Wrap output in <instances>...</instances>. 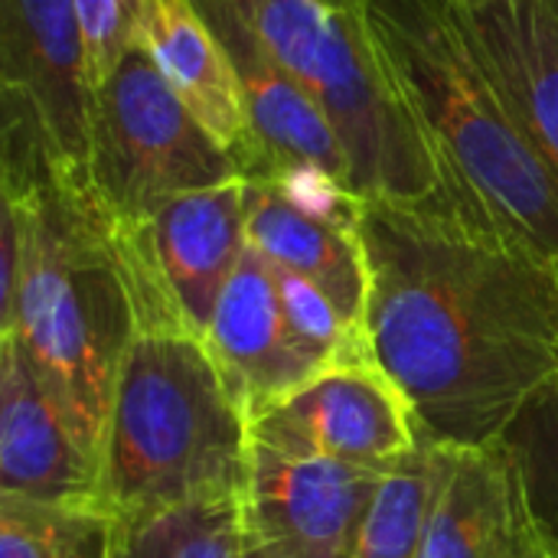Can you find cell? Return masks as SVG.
<instances>
[{
	"label": "cell",
	"mask_w": 558,
	"mask_h": 558,
	"mask_svg": "<svg viewBox=\"0 0 558 558\" xmlns=\"http://www.w3.org/2000/svg\"><path fill=\"white\" fill-rule=\"evenodd\" d=\"M369 360L422 438L484 448L558 376V268L458 219L366 203Z\"/></svg>",
	"instance_id": "1"
},
{
	"label": "cell",
	"mask_w": 558,
	"mask_h": 558,
	"mask_svg": "<svg viewBox=\"0 0 558 558\" xmlns=\"http://www.w3.org/2000/svg\"><path fill=\"white\" fill-rule=\"evenodd\" d=\"M137 333L111 213L36 128L0 121V337L20 343L98 468Z\"/></svg>",
	"instance_id": "2"
},
{
	"label": "cell",
	"mask_w": 558,
	"mask_h": 558,
	"mask_svg": "<svg viewBox=\"0 0 558 558\" xmlns=\"http://www.w3.org/2000/svg\"><path fill=\"white\" fill-rule=\"evenodd\" d=\"M347 3L428 141L461 219L558 268V186L513 121L461 0Z\"/></svg>",
	"instance_id": "3"
},
{
	"label": "cell",
	"mask_w": 558,
	"mask_h": 558,
	"mask_svg": "<svg viewBox=\"0 0 558 558\" xmlns=\"http://www.w3.org/2000/svg\"><path fill=\"white\" fill-rule=\"evenodd\" d=\"M252 422L206 340L141 330L124 356L101 441V500L144 520L209 500H239Z\"/></svg>",
	"instance_id": "4"
},
{
	"label": "cell",
	"mask_w": 558,
	"mask_h": 558,
	"mask_svg": "<svg viewBox=\"0 0 558 558\" xmlns=\"http://www.w3.org/2000/svg\"><path fill=\"white\" fill-rule=\"evenodd\" d=\"M327 114L363 203L461 219L428 141L340 0H232ZM468 226V222H464ZM487 235V232H484Z\"/></svg>",
	"instance_id": "5"
},
{
	"label": "cell",
	"mask_w": 558,
	"mask_h": 558,
	"mask_svg": "<svg viewBox=\"0 0 558 558\" xmlns=\"http://www.w3.org/2000/svg\"><path fill=\"white\" fill-rule=\"evenodd\" d=\"M239 177L235 160L193 118L144 46L95 88L88 180L111 219H147L173 196Z\"/></svg>",
	"instance_id": "6"
},
{
	"label": "cell",
	"mask_w": 558,
	"mask_h": 558,
	"mask_svg": "<svg viewBox=\"0 0 558 558\" xmlns=\"http://www.w3.org/2000/svg\"><path fill=\"white\" fill-rule=\"evenodd\" d=\"M114 239L141 330L206 340L219 298L248 248L245 180L173 196L147 219H114Z\"/></svg>",
	"instance_id": "7"
},
{
	"label": "cell",
	"mask_w": 558,
	"mask_h": 558,
	"mask_svg": "<svg viewBox=\"0 0 558 558\" xmlns=\"http://www.w3.org/2000/svg\"><path fill=\"white\" fill-rule=\"evenodd\" d=\"M0 118L33 124L88 180L95 85L75 0H0Z\"/></svg>",
	"instance_id": "8"
},
{
	"label": "cell",
	"mask_w": 558,
	"mask_h": 558,
	"mask_svg": "<svg viewBox=\"0 0 558 558\" xmlns=\"http://www.w3.org/2000/svg\"><path fill=\"white\" fill-rule=\"evenodd\" d=\"M252 441L291 458L389 474L422 445V432L409 399L376 363H350L262 409Z\"/></svg>",
	"instance_id": "9"
},
{
	"label": "cell",
	"mask_w": 558,
	"mask_h": 558,
	"mask_svg": "<svg viewBox=\"0 0 558 558\" xmlns=\"http://www.w3.org/2000/svg\"><path fill=\"white\" fill-rule=\"evenodd\" d=\"M383 471L291 458L252 441L242 490L245 549L258 558H353Z\"/></svg>",
	"instance_id": "10"
},
{
	"label": "cell",
	"mask_w": 558,
	"mask_h": 558,
	"mask_svg": "<svg viewBox=\"0 0 558 558\" xmlns=\"http://www.w3.org/2000/svg\"><path fill=\"white\" fill-rule=\"evenodd\" d=\"M206 347L248 422L327 369H337L298 333L284 311L271 262L252 245L242 252L219 298Z\"/></svg>",
	"instance_id": "11"
},
{
	"label": "cell",
	"mask_w": 558,
	"mask_h": 558,
	"mask_svg": "<svg viewBox=\"0 0 558 558\" xmlns=\"http://www.w3.org/2000/svg\"><path fill=\"white\" fill-rule=\"evenodd\" d=\"M0 494L101 500V468L13 337H0Z\"/></svg>",
	"instance_id": "12"
},
{
	"label": "cell",
	"mask_w": 558,
	"mask_h": 558,
	"mask_svg": "<svg viewBox=\"0 0 558 558\" xmlns=\"http://www.w3.org/2000/svg\"><path fill=\"white\" fill-rule=\"evenodd\" d=\"M193 3L222 39L242 82L252 128L265 150V173L258 180H268L278 167L288 163H317L350 186V160L327 114L304 92V85L281 65V59L265 46V39L255 33L245 13L232 0Z\"/></svg>",
	"instance_id": "13"
},
{
	"label": "cell",
	"mask_w": 558,
	"mask_h": 558,
	"mask_svg": "<svg viewBox=\"0 0 558 558\" xmlns=\"http://www.w3.org/2000/svg\"><path fill=\"white\" fill-rule=\"evenodd\" d=\"M180 101L235 160L242 180L265 173V150L255 137L235 65L193 0H154L141 43Z\"/></svg>",
	"instance_id": "14"
},
{
	"label": "cell",
	"mask_w": 558,
	"mask_h": 558,
	"mask_svg": "<svg viewBox=\"0 0 558 558\" xmlns=\"http://www.w3.org/2000/svg\"><path fill=\"white\" fill-rule=\"evenodd\" d=\"M464 13L513 121L558 186V13L546 0L464 3Z\"/></svg>",
	"instance_id": "15"
},
{
	"label": "cell",
	"mask_w": 558,
	"mask_h": 558,
	"mask_svg": "<svg viewBox=\"0 0 558 558\" xmlns=\"http://www.w3.org/2000/svg\"><path fill=\"white\" fill-rule=\"evenodd\" d=\"M245 235L275 268L320 288L366 340L369 271L356 232L304 216L271 183L245 180Z\"/></svg>",
	"instance_id": "16"
},
{
	"label": "cell",
	"mask_w": 558,
	"mask_h": 558,
	"mask_svg": "<svg viewBox=\"0 0 558 558\" xmlns=\"http://www.w3.org/2000/svg\"><path fill=\"white\" fill-rule=\"evenodd\" d=\"M526 536L507 454L448 448L418 558H510Z\"/></svg>",
	"instance_id": "17"
},
{
	"label": "cell",
	"mask_w": 558,
	"mask_h": 558,
	"mask_svg": "<svg viewBox=\"0 0 558 558\" xmlns=\"http://www.w3.org/2000/svg\"><path fill=\"white\" fill-rule=\"evenodd\" d=\"M497 448L507 454L530 539L558 558V376L523 402Z\"/></svg>",
	"instance_id": "18"
},
{
	"label": "cell",
	"mask_w": 558,
	"mask_h": 558,
	"mask_svg": "<svg viewBox=\"0 0 558 558\" xmlns=\"http://www.w3.org/2000/svg\"><path fill=\"white\" fill-rule=\"evenodd\" d=\"M121 520L105 500H26L0 494V558H114Z\"/></svg>",
	"instance_id": "19"
},
{
	"label": "cell",
	"mask_w": 558,
	"mask_h": 558,
	"mask_svg": "<svg viewBox=\"0 0 558 558\" xmlns=\"http://www.w3.org/2000/svg\"><path fill=\"white\" fill-rule=\"evenodd\" d=\"M445 461L448 445L422 438V445L383 477L353 558H418Z\"/></svg>",
	"instance_id": "20"
},
{
	"label": "cell",
	"mask_w": 558,
	"mask_h": 558,
	"mask_svg": "<svg viewBox=\"0 0 558 558\" xmlns=\"http://www.w3.org/2000/svg\"><path fill=\"white\" fill-rule=\"evenodd\" d=\"M239 500H209L144 520H121L114 558H245Z\"/></svg>",
	"instance_id": "21"
},
{
	"label": "cell",
	"mask_w": 558,
	"mask_h": 558,
	"mask_svg": "<svg viewBox=\"0 0 558 558\" xmlns=\"http://www.w3.org/2000/svg\"><path fill=\"white\" fill-rule=\"evenodd\" d=\"M154 0H75L78 26L85 36L88 78L98 88L118 62L144 43Z\"/></svg>",
	"instance_id": "22"
},
{
	"label": "cell",
	"mask_w": 558,
	"mask_h": 558,
	"mask_svg": "<svg viewBox=\"0 0 558 558\" xmlns=\"http://www.w3.org/2000/svg\"><path fill=\"white\" fill-rule=\"evenodd\" d=\"M258 183H271L304 216L330 222L337 229H350V232H356L363 206H366L340 177H333L330 170L317 163H288Z\"/></svg>",
	"instance_id": "23"
},
{
	"label": "cell",
	"mask_w": 558,
	"mask_h": 558,
	"mask_svg": "<svg viewBox=\"0 0 558 558\" xmlns=\"http://www.w3.org/2000/svg\"><path fill=\"white\" fill-rule=\"evenodd\" d=\"M510 558H546V553H543V549H539V546L530 539V533H526V536L520 539V546L513 549V556Z\"/></svg>",
	"instance_id": "24"
},
{
	"label": "cell",
	"mask_w": 558,
	"mask_h": 558,
	"mask_svg": "<svg viewBox=\"0 0 558 558\" xmlns=\"http://www.w3.org/2000/svg\"><path fill=\"white\" fill-rule=\"evenodd\" d=\"M464 3H471V7H477V3H494V0H464Z\"/></svg>",
	"instance_id": "25"
},
{
	"label": "cell",
	"mask_w": 558,
	"mask_h": 558,
	"mask_svg": "<svg viewBox=\"0 0 558 558\" xmlns=\"http://www.w3.org/2000/svg\"><path fill=\"white\" fill-rule=\"evenodd\" d=\"M546 3H549V7H553V10L558 13V0H546Z\"/></svg>",
	"instance_id": "26"
},
{
	"label": "cell",
	"mask_w": 558,
	"mask_h": 558,
	"mask_svg": "<svg viewBox=\"0 0 558 558\" xmlns=\"http://www.w3.org/2000/svg\"><path fill=\"white\" fill-rule=\"evenodd\" d=\"M245 558H258V556H252V553H245Z\"/></svg>",
	"instance_id": "27"
}]
</instances>
